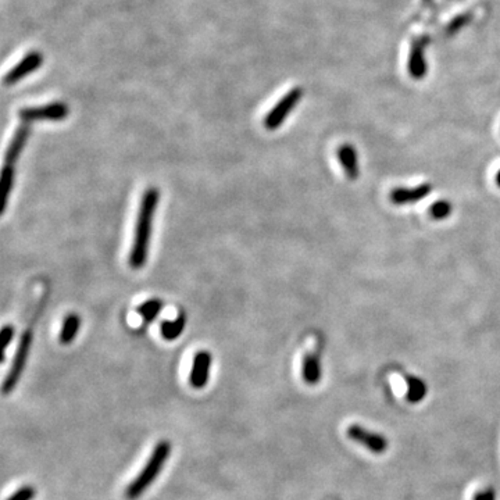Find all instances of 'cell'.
<instances>
[{
	"label": "cell",
	"instance_id": "cell-13",
	"mask_svg": "<svg viewBox=\"0 0 500 500\" xmlns=\"http://www.w3.org/2000/svg\"><path fill=\"white\" fill-rule=\"evenodd\" d=\"M302 377L303 381L309 385H316L321 379V364L320 359L316 355H307L303 360L302 367Z\"/></svg>",
	"mask_w": 500,
	"mask_h": 500
},
{
	"label": "cell",
	"instance_id": "cell-6",
	"mask_svg": "<svg viewBox=\"0 0 500 500\" xmlns=\"http://www.w3.org/2000/svg\"><path fill=\"white\" fill-rule=\"evenodd\" d=\"M43 63V56L38 50H32L25 54V58L20 60L5 77V85H16L23 81L27 75L36 71Z\"/></svg>",
	"mask_w": 500,
	"mask_h": 500
},
{
	"label": "cell",
	"instance_id": "cell-2",
	"mask_svg": "<svg viewBox=\"0 0 500 500\" xmlns=\"http://www.w3.org/2000/svg\"><path fill=\"white\" fill-rule=\"evenodd\" d=\"M170 455H171V442L160 440L154 447V449H153L147 463L142 468V471L128 485V488L126 490L127 499L136 500L139 496H142L147 490V488L156 481V478L161 473L167 460L170 459Z\"/></svg>",
	"mask_w": 500,
	"mask_h": 500
},
{
	"label": "cell",
	"instance_id": "cell-20",
	"mask_svg": "<svg viewBox=\"0 0 500 500\" xmlns=\"http://www.w3.org/2000/svg\"><path fill=\"white\" fill-rule=\"evenodd\" d=\"M36 488L31 485H24L20 489H17L12 496H9L6 500H34L36 497Z\"/></svg>",
	"mask_w": 500,
	"mask_h": 500
},
{
	"label": "cell",
	"instance_id": "cell-21",
	"mask_svg": "<svg viewBox=\"0 0 500 500\" xmlns=\"http://www.w3.org/2000/svg\"><path fill=\"white\" fill-rule=\"evenodd\" d=\"M2 363H5V350L8 349V346L10 345V342L14 338V326L12 325H5L2 328Z\"/></svg>",
	"mask_w": 500,
	"mask_h": 500
},
{
	"label": "cell",
	"instance_id": "cell-8",
	"mask_svg": "<svg viewBox=\"0 0 500 500\" xmlns=\"http://www.w3.org/2000/svg\"><path fill=\"white\" fill-rule=\"evenodd\" d=\"M211 361H213L211 355L206 350H200L195 355L192 371L189 375V382L195 389H202L207 385Z\"/></svg>",
	"mask_w": 500,
	"mask_h": 500
},
{
	"label": "cell",
	"instance_id": "cell-18",
	"mask_svg": "<svg viewBox=\"0 0 500 500\" xmlns=\"http://www.w3.org/2000/svg\"><path fill=\"white\" fill-rule=\"evenodd\" d=\"M163 303L160 299H149L138 307V313L145 322H152L161 311Z\"/></svg>",
	"mask_w": 500,
	"mask_h": 500
},
{
	"label": "cell",
	"instance_id": "cell-7",
	"mask_svg": "<svg viewBox=\"0 0 500 500\" xmlns=\"http://www.w3.org/2000/svg\"><path fill=\"white\" fill-rule=\"evenodd\" d=\"M348 436L360 443L361 447H364L366 449H368L370 452L372 453H383L386 449H388V440L379 435V433H375L372 431H368L360 425H350L348 428Z\"/></svg>",
	"mask_w": 500,
	"mask_h": 500
},
{
	"label": "cell",
	"instance_id": "cell-11",
	"mask_svg": "<svg viewBox=\"0 0 500 500\" xmlns=\"http://www.w3.org/2000/svg\"><path fill=\"white\" fill-rule=\"evenodd\" d=\"M29 134H31V128H29V124L24 123L19 127V130L16 131L8 150H6V154H5V164L6 165H14L16 161L20 158L25 145H27V141L29 138Z\"/></svg>",
	"mask_w": 500,
	"mask_h": 500
},
{
	"label": "cell",
	"instance_id": "cell-4",
	"mask_svg": "<svg viewBox=\"0 0 500 500\" xmlns=\"http://www.w3.org/2000/svg\"><path fill=\"white\" fill-rule=\"evenodd\" d=\"M31 345H32V332L31 331H27L24 333V335L21 337V340H20V344H19V348H17V352H16V356H14L13 363H12V368H10L8 377L3 381L2 389H3V394L5 395L12 394L14 391L16 385L19 383V381H20L23 372H24L25 364L28 361Z\"/></svg>",
	"mask_w": 500,
	"mask_h": 500
},
{
	"label": "cell",
	"instance_id": "cell-22",
	"mask_svg": "<svg viewBox=\"0 0 500 500\" xmlns=\"http://www.w3.org/2000/svg\"><path fill=\"white\" fill-rule=\"evenodd\" d=\"M474 500H496L495 490L492 488H486L474 495Z\"/></svg>",
	"mask_w": 500,
	"mask_h": 500
},
{
	"label": "cell",
	"instance_id": "cell-14",
	"mask_svg": "<svg viewBox=\"0 0 500 500\" xmlns=\"http://www.w3.org/2000/svg\"><path fill=\"white\" fill-rule=\"evenodd\" d=\"M184 329H185V317H184V314L177 316L174 320L163 321L161 326H160L161 337L165 341H174V340L180 338Z\"/></svg>",
	"mask_w": 500,
	"mask_h": 500
},
{
	"label": "cell",
	"instance_id": "cell-1",
	"mask_svg": "<svg viewBox=\"0 0 500 500\" xmlns=\"http://www.w3.org/2000/svg\"><path fill=\"white\" fill-rule=\"evenodd\" d=\"M158 200H160V191L157 188L146 189V192L142 196L134 233L132 248L130 253V265L134 270H141L142 267H145L147 261L153 218L158 206Z\"/></svg>",
	"mask_w": 500,
	"mask_h": 500
},
{
	"label": "cell",
	"instance_id": "cell-12",
	"mask_svg": "<svg viewBox=\"0 0 500 500\" xmlns=\"http://www.w3.org/2000/svg\"><path fill=\"white\" fill-rule=\"evenodd\" d=\"M338 158L348 178L350 181H356L360 176L357 150L350 143H345L338 149Z\"/></svg>",
	"mask_w": 500,
	"mask_h": 500
},
{
	"label": "cell",
	"instance_id": "cell-3",
	"mask_svg": "<svg viewBox=\"0 0 500 500\" xmlns=\"http://www.w3.org/2000/svg\"><path fill=\"white\" fill-rule=\"evenodd\" d=\"M303 97V89L302 88H294L291 89L287 95H284L281 97V100L278 102L271 110L270 113L264 117V127L268 131H274L280 128L284 121L287 120V117L292 113V110L298 106V103L302 100Z\"/></svg>",
	"mask_w": 500,
	"mask_h": 500
},
{
	"label": "cell",
	"instance_id": "cell-5",
	"mask_svg": "<svg viewBox=\"0 0 500 500\" xmlns=\"http://www.w3.org/2000/svg\"><path fill=\"white\" fill-rule=\"evenodd\" d=\"M19 117L23 123H34V121H62L69 117V106L62 102L49 103L45 106L36 107H25L19 111Z\"/></svg>",
	"mask_w": 500,
	"mask_h": 500
},
{
	"label": "cell",
	"instance_id": "cell-23",
	"mask_svg": "<svg viewBox=\"0 0 500 500\" xmlns=\"http://www.w3.org/2000/svg\"><path fill=\"white\" fill-rule=\"evenodd\" d=\"M495 181H496V185L500 188V170L496 173V178H495Z\"/></svg>",
	"mask_w": 500,
	"mask_h": 500
},
{
	"label": "cell",
	"instance_id": "cell-17",
	"mask_svg": "<svg viewBox=\"0 0 500 500\" xmlns=\"http://www.w3.org/2000/svg\"><path fill=\"white\" fill-rule=\"evenodd\" d=\"M407 401L412 403L421 402L427 395V385L417 377H407Z\"/></svg>",
	"mask_w": 500,
	"mask_h": 500
},
{
	"label": "cell",
	"instance_id": "cell-10",
	"mask_svg": "<svg viewBox=\"0 0 500 500\" xmlns=\"http://www.w3.org/2000/svg\"><path fill=\"white\" fill-rule=\"evenodd\" d=\"M425 39H417L412 45L410 50V58H409V74L414 80H422L427 74V60H425Z\"/></svg>",
	"mask_w": 500,
	"mask_h": 500
},
{
	"label": "cell",
	"instance_id": "cell-9",
	"mask_svg": "<svg viewBox=\"0 0 500 500\" xmlns=\"http://www.w3.org/2000/svg\"><path fill=\"white\" fill-rule=\"evenodd\" d=\"M431 191L432 187L429 184H421L414 188H396L391 192V200L398 206L413 204L425 199Z\"/></svg>",
	"mask_w": 500,
	"mask_h": 500
},
{
	"label": "cell",
	"instance_id": "cell-19",
	"mask_svg": "<svg viewBox=\"0 0 500 500\" xmlns=\"http://www.w3.org/2000/svg\"><path fill=\"white\" fill-rule=\"evenodd\" d=\"M452 211H453V206L448 200L435 202L429 207V215L433 219H444V218H448L452 214Z\"/></svg>",
	"mask_w": 500,
	"mask_h": 500
},
{
	"label": "cell",
	"instance_id": "cell-16",
	"mask_svg": "<svg viewBox=\"0 0 500 500\" xmlns=\"http://www.w3.org/2000/svg\"><path fill=\"white\" fill-rule=\"evenodd\" d=\"M0 185H2V214L6 210L9 198L12 195L13 191V185H14V165H3L2 170V181H0Z\"/></svg>",
	"mask_w": 500,
	"mask_h": 500
},
{
	"label": "cell",
	"instance_id": "cell-15",
	"mask_svg": "<svg viewBox=\"0 0 500 500\" xmlns=\"http://www.w3.org/2000/svg\"><path fill=\"white\" fill-rule=\"evenodd\" d=\"M81 328V318L77 314H69L60 331V342L63 345H70L78 335V331Z\"/></svg>",
	"mask_w": 500,
	"mask_h": 500
}]
</instances>
